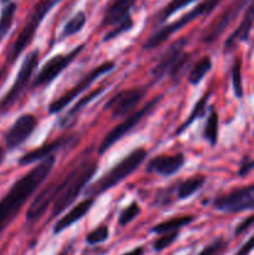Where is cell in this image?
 Returning a JSON list of instances; mask_svg holds the SVG:
<instances>
[{
  "label": "cell",
  "instance_id": "obj_1",
  "mask_svg": "<svg viewBox=\"0 0 254 255\" xmlns=\"http://www.w3.org/2000/svg\"><path fill=\"white\" fill-rule=\"evenodd\" d=\"M55 162V156H50L39 162L37 166L17 179L10 187L9 192L0 199V233L14 221L27 199L46 181L54 168Z\"/></svg>",
  "mask_w": 254,
  "mask_h": 255
},
{
  "label": "cell",
  "instance_id": "obj_2",
  "mask_svg": "<svg viewBox=\"0 0 254 255\" xmlns=\"http://www.w3.org/2000/svg\"><path fill=\"white\" fill-rule=\"evenodd\" d=\"M97 171L96 161H84L77 164L69 174L64 178V181L57 183L55 191V199L52 203L51 218L60 216L64 211H66L75 202L80 193L85 191L87 183L91 181Z\"/></svg>",
  "mask_w": 254,
  "mask_h": 255
},
{
  "label": "cell",
  "instance_id": "obj_3",
  "mask_svg": "<svg viewBox=\"0 0 254 255\" xmlns=\"http://www.w3.org/2000/svg\"><path fill=\"white\" fill-rule=\"evenodd\" d=\"M147 151L144 148H136L131 153L121 159L119 163L115 164L109 172L100 177L97 181L91 183L85 188L84 194L86 198H96L100 194L110 191L116 184L121 183L125 178L131 176L146 159Z\"/></svg>",
  "mask_w": 254,
  "mask_h": 255
},
{
  "label": "cell",
  "instance_id": "obj_4",
  "mask_svg": "<svg viewBox=\"0 0 254 255\" xmlns=\"http://www.w3.org/2000/svg\"><path fill=\"white\" fill-rule=\"evenodd\" d=\"M60 1H61V0H40V1L35 5L32 11L30 12V15L27 16V20L26 22H25L24 27H22L21 31L19 32L17 37L15 39V41L12 42L11 46H10L9 51H7V65L14 64V62L16 61L17 57L22 54V51L31 44V41L35 37V34H36L37 29H39L40 24L42 22L44 17L46 16L50 12V10Z\"/></svg>",
  "mask_w": 254,
  "mask_h": 255
},
{
  "label": "cell",
  "instance_id": "obj_5",
  "mask_svg": "<svg viewBox=\"0 0 254 255\" xmlns=\"http://www.w3.org/2000/svg\"><path fill=\"white\" fill-rule=\"evenodd\" d=\"M221 1L222 0H203L201 4L197 5L196 7H193L191 11H188L186 15L179 17L178 20H176V21H173L172 24L166 25V26L161 27V29L157 30L156 32H153V34L146 40V42L143 44L142 49L153 50L156 49V47L161 46V45L163 44V42H166L174 32L183 29L186 25L191 24L192 21L197 20L198 17L206 16V15L211 14Z\"/></svg>",
  "mask_w": 254,
  "mask_h": 255
},
{
  "label": "cell",
  "instance_id": "obj_6",
  "mask_svg": "<svg viewBox=\"0 0 254 255\" xmlns=\"http://www.w3.org/2000/svg\"><path fill=\"white\" fill-rule=\"evenodd\" d=\"M187 44L186 37H181L174 41L159 57V61L152 70L154 80H159L168 75L172 79H178L183 74L186 66H188L191 54L184 51Z\"/></svg>",
  "mask_w": 254,
  "mask_h": 255
},
{
  "label": "cell",
  "instance_id": "obj_7",
  "mask_svg": "<svg viewBox=\"0 0 254 255\" xmlns=\"http://www.w3.org/2000/svg\"><path fill=\"white\" fill-rule=\"evenodd\" d=\"M114 67H115V62L112 61L102 62L101 65H99V66L94 67V69H92L89 74L85 75V76L82 77V79L80 80L74 87H71L69 91L65 92L62 96H60L59 99H56L55 101H52L51 104L49 105V107H47L49 114L55 115L57 114V112H61L62 110H64L67 105L71 104V102L79 96V95H81L82 92L86 91V90L89 89V87L91 86V85L94 84L100 76H102V75L107 74V72H110L111 70H114Z\"/></svg>",
  "mask_w": 254,
  "mask_h": 255
},
{
  "label": "cell",
  "instance_id": "obj_8",
  "mask_svg": "<svg viewBox=\"0 0 254 255\" xmlns=\"http://www.w3.org/2000/svg\"><path fill=\"white\" fill-rule=\"evenodd\" d=\"M39 50H34V51L27 54V56L25 57L21 66H20L19 72H17L14 84L10 87L9 91L6 92L4 99L0 101V111H7V110L20 99V96L24 94L25 89H26L27 84L30 82L32 74H34V70L36 69L37 62H39Z\"/></svg>",
  "mask_w": 254,
  "mask_h": 255
},
{
  "label": "cell",
  "instance_id": "obj_9",
  "mask_svg": "<svg viewBox=\"0 0 254 255\" xmlns=\"http://www.w3.org/2000/svg\"><path fill=\"white\" fill-rule=\"evenodd\" d=\"M162 99H163V95H161V96L158 97H154V99H152L146 106L139 109L138 111H136L134 114H132L131 116L127 117L124 122H121V124L117 125L116 127H114V128H112L106 136H105L104 141H102L101 144H100L99 154H104L105 152L109 151V149L111 148L116 142H119L125 134L128 133L134 126H137V125L144 119L146 115H148L149 112L156 107V105H158L159 102H161Z\"/></svg>",
  "mask_w": 254,
  "mask_h": 255
},
{
  "label": "cell",
  "instance_id": "obj_10",
  "mask_svg": "<svg viewBox=\"0 0 254 255\" xmlns=\"http://www.w3.org/2000/svg\"><path fill=\"white\" fill-rule=\"evenodd\" d=\"M213 207L223 213H239L254 209V184L239 187L214 199Z\"/></svg>",
  "mask_w": 254,
  "mask_h": 255
},
{
  "label": "cell",
  "instance_id": "obj_11",
  "mask_svg": "<svg viewBox=\"0 0 254 255\" xmlns=\"http://www.w3.org/2000/svg\"><path fill=\"white\" fill-rule=\"evenodd\" d=\"M85 49V44L76 46L74 50H71L67 54H59L52 56L44 66L41 67V70L39 71V74L35 77L34 82H32V86L34 87H41L45 85H49L50 82L54 81L77 56L82 52V50Z\"/></svg>",
  "mask_w": 254,
  "mask_h": 255
},
{
  "label": "cell",
  "instance_id": "obj_12",
  "mask_svg": "<svg viewBox=\"0 0 254 255\" xmlns=\"http://www.w3.org/2000/svg\"><path fill=\"white\" fill-rule=\"evenodd\" d=\"M144 95H146V89L143 87H133V89L120 91L107 101L106 110L111 112L114 119L124 117L142 101Z\"/></svg>",
  "mask_w": 254,
  "mask_h": 255
},
{
  "label": "cell",
  "instance_id": "obj_13",
  "mask_svg": "<svg viewBox=\"0 0 254 255\" xmlns=\"http://www.w3.org/2000/svg\"><path fill=\"white\" fill-rule=\"evenodd\" d=\"M252 0H233L231 2L228 7L224 10L221 14V16L208 27L206 32L203 35V41L207 44H211V42L216 41L224 31H226L227 27L237 19V16L239 15V12L244 9V7L248 6V4Z\"/></svg>",
  "mask_w": 254,
  "mask_h": 255
},
{
  "label": "cell",
  "instance_id": "obj_14",
  "mask_svg": "<svg viewBox=\"0 0 254 255\" xmlns=\"http://www.w3.org/2000/svg\"><path fill=\"white\" fill-rule=\"evenodd\" d=\"M37 119L34 115H21L5 134V142H6L7 148L14 149L24 143L35 131Z\"/></svg>",
  "mask_w": 254,
  "mask_h": 255
},
{
  "label": "cell",
  "instance_id": "obj_15",
  "mask_svg": "<svg viewBox=\"0 0 254 255\" xmlns=\"http://www.w3.org/2000/svg\"><path fill=\"white\" fill-rule=\"evenodd\" d=\"M184 163H186V158L183 153L161 154L148 162L146 171L148 173H156L162 177H169L181 171Z\"/></svg>",
  "mask_w": 254,
  "mask_h": 255
},
{
  "label": "cell",
  "instance_id": "obj_16",
  "mask_svg": "<svg viewBox=\"0 0 254 255\" xmlns=\"http://www.w3.org/2000/svg\"><path fill=\"white\" fill-rule=\"evenodd\" d=\"M75 137L76 136L61 137V138H57L55 139V141L49 142V143L44 144V146L39 147V148L32 149V151L27 152V153L22 154V156L20 157L19 164L20 166H29V164L36 163V162L44 161V159H46L47 157L54 156L55 152L65 148L66 146H69V143L76 141Z\"/></svg>",
  "mask_w": 254,
  "mask_h": 255
},
{
  "label": "cell",
  "instance_id": "obj_17",
  "mask_svg": "<svg viewBox=\"0 0 254 255\" xmlns=\"http://www.w3.org/2000/svg\"><path fill=\"white\" fill-rule=\"evenodd\" d=\"M254 24V0H252L247 6L244 16L242 19L241 24L238 25L236 30L229 35L228 39L224 42V52H231L232 50L236 49L237 45L241 42L247 41L251 34L252 26Z\"/></svg>",
  "mask_w": 254,
  "mask_h": 255
},
{
  "label": "cell",
  "instance_id": "obj_18",
  "mask_svg": "<svg viewBox=\"0 0 254 255\" xmlns=\"http://www.w3.org/2000/svg\"><path fill=\"white\" fill-rule=\"evenodd\" d=\"M57 183H51L42 189L36 198L31 202L29 209L26 212V219L29 222H36L41 218L47 211L50 206L54 203L55 199V191H56Z\"/></svg>",
  "mask_w": 254,
  "mask_h": 255
},
{
  "label": "cell",
  "instance_id": "obj_19",
  "mask_svg": "<svg viewBox=\"0 0 254 255\" xmlns=\"http://www.w3.org/2000/svg\"><path fill=\"white\" fill-rule=\"evenodd\" d=\"M95 203L94 198H85L84 201H81L80 203H77L76 206L72 207L66 214H65L62 218H60L56 222L54 227V234H60L61 232L66 231L67 228L72 226V224L77 223L79 221H81L85 216L90 212V209L92 208Z\"/></svg>",
  "mask_w": 254,
  "mask_h": 255
},
{
  "label": "cell",
  "instance_id": "obj_20",
  "mask_svg": "<svg viewBox=\"0 0 254 255\" xmlns=\"http://www.w3.org/2000/svg\"><path fill=\"white\" fill-rule=\"evenodd\" d=\"M137 0H114L105 12L102 25H117L122 20L129 16V10L132 9Z\"/></svg>",
  "mask_w": 254,
  "mask_h": 255
},
{
  "label": "cell",
  "instance_id": "obj_21",
  "mask_svg": "<svg viewBox=\"0 0 254 255\" xmlns=\"http://www.w3.org/2000/svg\"><path fill=\"white\" fill-rule=\"evenodd\" d=\"M206 181L207 178L203 174H197V176L186 179V181L182 182L178 186V189H177V198L179 201H183V199L192 197L204 186Z\"/></svg>",
  "mask_w": 254,
  "mask_h": 255
},
{
  "label": "cell",
  "instance_id": "obj_22",
  "mask_svg": "<svg viewBox=\"0 0 254 255\" xmlns=\"http://www.w3.org/2000/svg\"><path fill=\"white\" fill-rule=\"evenodd\" d=\"M194 221L193 216H182V217H173V218L168 219V221H164L162 223L157 224V226L152 227L151 232L156 234H166L169 232L179 231L183 227L188 226L192 222Z\"/></svg>",
  "mask_w": 254,
  "mask_h": 255
},
{
  "label": "cell",
  "instance_id": "obj_23",
  "mask_svg": "<svg viewBox=\"0 0 254 255\" xmlns=\"http://www.w3.org/2000/svg\"><path fill=\"white\" fill-rule=\"evenodd\" d=\"M211 95H212L211 91L206 92V94H204L203 96H202L201 99H199L198 101L196 102V105H194L193 109H192L191 114H189L188 119H187L186 121H184L183 124H182L181 126H179V128L176 131V134H181L182 132L186 131L187 127L191 126V125L193 124V122L196 121V120L201 119V117H203V116H206V114H207V104H208L209 97H211Z\"/></svg>",
  "mask_w": 254,
  "mask_h": 255
},
{
  "label": "cell",
  "instance_id": "obj_24",
  "mask_svg": "<svg viewBox=\"0 0 254 255\" xmlns=\"http://www.w3.org/2000/svg\"><path fill=\"white\" fill-rule=\"evenodd\" d=\"M218 126H219V117L218 112L213 106L209 109L208 117H207L206 126L203 131V138L208 142L211 146H216L218 142Z\"/></svg>",
  "mask_w": 254,
  "mask_h": 255
},
{
  "label": "cell",
  "instance_id": "obj_25",
  "mask_svg": "<svg viewBox=\"0 0 254 255\" xmlns=\"http://www.w3.org/2000/svg\"><path fill=\"white\" fill-rule=\"evenodd\" d=\"M212 69V59L209 56H203L193 67L188 74V82L193 86L198 85L203 80V77L211 71Z\"/></svg>",
  "mask_w": 254,
  "mask_h": 255
},
{
  "label": "cell",
  "instance_id": "obj_26",
  "mask_svg": "<svg viewBox=\"0 0 254 255\" xmlns=\"http://www.w3.org/2000/svg\"><path fill=\"white\" fill-rule=\"evenodd\" d=\"M104 91H105V87H99V89H96V90H94V91L90 92V94L87 95V96H85L84 99H80V101L77 102V104L75 105V106L72 107L69 112H67L66 116L62 119V122H61L62 126H64V125H66L71 119H74V117L76 116V115L79 114V112L81 111L85 106H86V105H89L92 100H95L97 96H100V95H101Z\"/></svg>",
  "mask_w": 254,
  "mask_h": 255
},
{
  "label": "cell",
  "instance_id": "obj_27",
  "mask_svg": "<svg viewBox=\"0 0 254 255\" xmlns=\"http://www.w3.org/2000/svg\"><path fill=\"white\" fill-rule=\"evenodd\" d=\"M86 24V14L84 11H79L65 24L64 29H62V37H70L72 35L77 34L82 30V27Z\"/></svg>",
  "mask_w": 254,
  "mask_h": 255
},
{
  "label": "cell",
  "instance_id": "obj_28",
  "mask_svg": "<svg viewBox=\"0 0 254 255\" xmlns=\"http://www.w3.org/2000/svg\"><path fill=\"white\" fill-rule=\"evenodd\" d=\"M15 11H16V4L15 2H9L2 9L1 15H0V40L7 34L9 29L11 27Z\"/></svg>",
  "mask_w": 254,
  "mask_h": 255
},
{
  "label": "cell",
  "instance_id": "obj_29",
  "mask_svg": "<svg viewBox=\"0 0 254 255\" xmlns=\"http://www.w3.org/2000/svg\"><path fill=\"white\" fill-rule=\"evenodd\" d=\"M197 1V0H171L163 9L161 10L158 15V22H163L168 19L171 15H173L174 12L178 11V10L183 9L187 5L192 4V2Z\"/></svg>",
  "mask_w": 254,
  "mask_h": 255
},
{
  "label": "cell",
  "instance_id": "obj_30",
  "mask_svg": "<svg viewBox=\"0 0 254 255\" xmlns=\"http://www.w3.org/2000/svg\"><path fill=\"white\" fill-rule=\"evenodd\" d=\"M232 85H233V91L237 99H242L244 95L243 92V82H242V61L241 59H237L232 66Z\"/></svg>",
  "mask_w": 254,
  "mask_h": 255
},
{
  "label": "cell",
  "instance_id": "obj_31",
  "mask_svg": "<svg viewBox=\"0 0 254 255\" xmlns=\"http://www.w3.org/2000/svg\"><path fill=\"white\" fill-rule=\"evenodd\" d=\"M139 213H141V207H139V204L136 203V202L131 203L121 212V214H120V226L125 227L127 226V224H129L132 221H134V219L139 216Z\"/></svg>",
  "mask_w": 254,
  "mask_h": 255
},
{
  "label": "cell",
  "instance_id": "obj_32",
  "mask_svg": "<svg viewBox=\"0 0 254 255\" xmlns=\"http://www.w3.org/2000/svg\"><path fill=\"white\" fill-rule=\"evenodd\" d=\"M110 231L106 226H101L99 228L94 229L86 236V243L90 246H96V244L104 243L109 239Z\"/></svg>",
  "mask_w": 254,
  "mask_h": 255
},
{
  "label": "cell",
  "instance_id": "obj_33",
  "mask_svg": "<svg viewBox=\"0 0 254 255\" xmlns=\"http://www.w3.org/2000/svg\"><path fill=\"white\" fill-rule=\"evenodd\" d=\"M132 26H133V20H132L131 16H127L126 19H124L121 22H119L115 29H112L111 31L107 32L106 36H105V39H104V41H110V40H114L115 37L120 36V35L124 34V32L131 30Z\"/></svg>",
  "mask_w": 254,
  "mask_h": 255
},
{
  "label": "cell",
  "instance_id": "obj_34",
  "mask_svg": "<svg viewBox=\"0 0 254 255\" xmlns=\"http://www.w3.org/2000/svg\"><path fill=\"white\" fill-rule=\"evenodd\" d=\"M178 236H179V231H174V232H169V233H166V234H162L161 238L154 241L153 249L156 252L164 251V249L168 248L169 246H172V244L178 239Z\"/></svg>",
  "mask_w": 254,
  "mask_h": 255
},
{
  "label": "cell",
  "instance_id": "obj_35",
  "mask_svg": "<svg viewBox=\"0 0 254 255\" xmlns=\"http://www.w3.org/2000/svg\"><path fill=\"white\" fill-rule=\"evenodd\" d=\"M228 247V243L223 239H217L209 246L204 247L198 255H221Z\"/></svg>",
  "mask_w": 254,
  "mask_h": 255
},
{
  "label": "cell",
  "instance_id": "obj_36",
  "mask_svg": "<svg viewBox=\"0 0 254 255\" xmlns=\"http://www.w3.org/2000/svg\"><path fill=\"white\" fill-rule=\"evenodd\" d=\"M253 169H254V159L248 156L243 157V159H242L241 162V166H239V169H238V176L239 177L248 176Z\"/></svg>",
  "mask_w": 254,
  "mask_h": 255
},
{
  "label": "cell",
  "instance_id": "obj_37",
  "mask_svg": "<svg viewBox=\"0 0 254 255\" xmlns=\"http://www.w3.org/2000/svg\"><path fill=\"white\" fill-rule=\"evenodd\" d=\"M253 226H254V214L253 216L247 217L246 219H243V221L236 227L234 234H236V236H241V234L246 233V232L248 231V229H251Z\"/></svg>",
  "mask_w": 254,
  "mask_h": 255
},
{
  "label": "cell",
  "instance_id": "obj_38",
  "mask_svg": "<svg viewBox=\"0 0 254 255\" xmlns=\"http://www.w3.org/2000/svg\"><path fill=\"white\" fill-rule=\"evenodd\" d=\"M253 249H254V237H252V238L249 239V241L247 242L241 249H239V252L236 255H248L252 251H253Z\"/></svg>",
  "mask_w": 254,
  "mask_h": 255
},
{
  "label": "cell",
  "instance_id": "obj_39",
  "mask_svg": "<svg viewBox=\"0 0 254 255\" xmlns=\"http://www.w3.org/2000/svg\"><path fill=\"white\" fill-rule=\"evenodd\" d=\"M144 253V249L142 247H137V248L132 249V251L127 252V253L122 254V255H143Z\"/></svg>",
  "mask_w": 254,
  "mask_h": 255
},
{
  "label": "cell",
  "instance_id": "obj_40",
  "mask_svg": "<svg viewBox=\"0 0 254 255\" xmlns=\"http://www.w3.org/2000/svg\"><path fill=\"white\" fill-rule=\"evenodd\" d=\"M5 154H6V151H5V148H2V147L0 146V164H1L2 162H4Z\"/></svg>",
  "mask_w": 254,
  "mask_h": 255
},
{
  "label": "cell",
  "instance_id": "obj_41",
  "mask_svg": "<svg viewBox=\"0 0 254 255\" xmlns=\"http://www.w3.org/2000/svg\"><path fill=\"white\" fill-rule=\"evenodd\" d=\"M0 1H1V2H7V1H9V0H0Z\"/></svg>",
  "mask_w": 254,
  "mask_h": 255
}]
</instances>
